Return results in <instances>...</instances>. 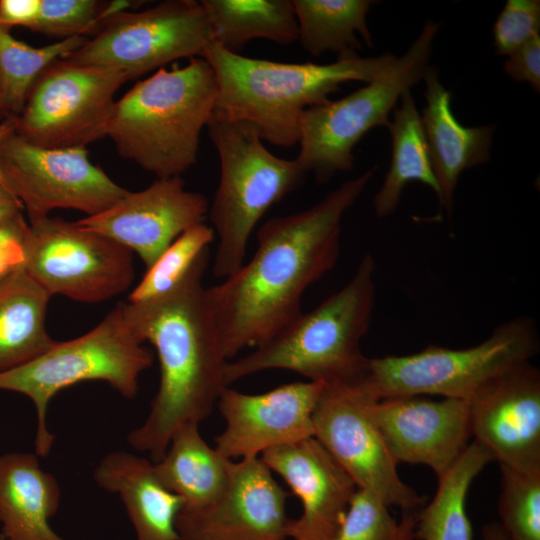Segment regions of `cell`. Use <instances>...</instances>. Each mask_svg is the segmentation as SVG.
I'll return each mask as SVG.
<instances>
[{
	"mask_svg": "<svg viewBox=\"0 0 540 540\" xmlns=\"http://www.w3.org/2000/svg\"><path fill=\"white\" fill-rule=\"evenodd\" d=\"M369 169L311 208L266 221L252 258L205 289L226 359L257 347L302 313L306 289L337 263L341 222L373 177Z\"/></svg>",
	"mask_w": 540,
	"mask_h": 540,
	"instance_id": "6da1fadb",
	"label": "cell"
},
{
	"mask_svg": "<svg viewBox=\"0 0 540 540\" xmlns=\"http://www.w3.org/2000/svg\"><path fill=\"white\" fill-rule=\"evenodd\" d=\"M208 260L209 249L169 291L121 303L127 324L140 342L153 345L159 360L160 383L150 411L127 438L153 462L162 458L177 429L207 418L228 387L224 378L228 360L202 284Z\"/></svg>",
	"mask_w": 540,
	"mask_h": 540,
	"instance_id": "7a4b0ae2",
	"label": "cell"
},
{
	"mask_svg": "<svg viewBox=\"0 0 540 540\" xmlns=\"http://www.w3.org/2000/svg\"><path fill=\"white\" fill-rule=\"evenodd\" d=\"M217 82L214 117L253 124L262 140L281 147L299 141L302 114L349 81L369 83L395 59L391 53L330 64L283 63L232 53L215 42L201 56Z\"/></svg>",
	"mask_w": 540,
	"mask_h": 540,
	"instance_id": "3957f363",
	"label": "cell"
},
{
	"mask_svg": "<svg viewBox=\"0 0 540 540\" xmlns=\"http://www.w3.org/2000/svg\"><path fill=\"white\" fill-rule=\"evenodd\" d=\"M375 272V260L366 253L339 291L299 314L253 352L228 361L226 385L268 369L294 371L324 386L364 381L370 358L363 354L361 342L372 321Z\"/></svg>",
	"mask_w": 540,
	"mask_h": 540,
	"instance_id": "277c9868",
	"label": "cell"
},
{
	"mask_svg": "<svg viewBox=\"0 0 540 540\" xmlns=\"http://www.w3.org/2000/svg\"><path fill=\"white\" fill-rule=\"evenodd\" d=\"M217 93L214 71L202 57L160 68L115 102L107 136L122 157L157 178L180 176L196 163Z\"/></svg>",
	"mask_w": 540,
	"mask_h": 540,
	"instance_id": "5b68a950",
	"label": "cell"
},
{
	"mask_svg": "<svg viewBox=\"0 0 540 540\" xmlns=\"http://www.w3.org/2000/svg\"><path fill=\"white\" fill-rule=\"evenodd\" d=\"M207 127L220 161L219 184L208 210L218 236L212 269L224 280L244 264L250 235L262 216L298 188L306 172L296 159L266 149L251 123L212 116Z\"/></svg>",
	"mask_w": 540,
	"mask_h": 540,
	"instance_id": "8992f818",
	"label": "cell"
},
{
	"mask_svg": "<svg viewBox=\"0 0 540 540\" xmlns=\"http://www.w3.org/2000/svg\"><path fill=\"white\" fill-rule=\"evenodd\" d=\"M153 363L127 324L121 303L89 332L68 341H56L33 360L0 373V390L21 393L36 411L35 454H49L55 436L47 426L50 400L80 382L100 380L127 399L135 397L140 374Z\"/></svg>",
	"mask_w": 540,
	"mask_h": 540,
	"instance_id": "52a82bcc",
	"label": "cell"
},
{
	"mask_svg": "<svg viewBox=\"0 0 540 540\" xmlns=\"http://www.w3.org/2000/svg\"><path fill=\"white\" fill-rule=\"evenodd\" d=\"M441 24L427 20L408 50L374 80L338 100L309 107L300 120L297 162L318 183L353 168V149L372 128L386 126L401 96L423 77Z\"/></svg>",
	"mask_w": 540,
	"mask_h": 540,
	"instance_id": "ba28073f",
	"label": "cell"
},
{
	"mask_svg": "<svg viewBox=\"0 0 540 540\" xmlns=\"http://www.w3.org/2000/svg\"><path fill=\"white\" fill-rule=\"evenodd\" d=\"M538 350L535 323L517 317L496 327L473 347L430 345L410 355L370 358L363 383L376 400L437 395L468 401L506 371L530 362Z\"/></svg>",
	"mask_w": 540,
	"mask_h": 540,
	"instance_id": "9c48e42d",
	"label": "cell"
},
{
	"mask_svg": "<svg viewBox=\"0 0 540 540\" xmlns=\"http://www.w3.org/2000/svg\"><path fill=\"white\" fill-rule=\"evenodd\" d=\"M212 42L200 1L168 0L108 16L91 40L63 58L117 70L130 80L180 58L201 57Z\"/></svg>",
	"mask_w": 540,
	"mask_h": 540,
	"instance_id": "30bf717a",
	"label": "cell"
},
{
	"mask_svg": "<svg viewBox=\"0 0 540 540\" xmlns=\"http://www.w3.org/2000/svg\"><path fill=\"white\" fill-rule=\"evenodd\" d=\"M126 74L59 58L34 82L15 132L51 149L80 148L107 136L114 95Z\"/></svg>",
	"mask_w": 540,
	"mask_h": 540,
	"instance_id": "8fae6325",
	"label": "cell"
},
{
	"mask_svg": "<svg viewBox=\"0 0 540 540\" xmlns=\"http://www.w3.org/2000/svg\"><path fill=\"white\" fill-rule=\"evenodd\" d=\"M29 224L25 271L50 296L98 303L131 286L133 253L126 247L59 217Z\"/></svg>",
	"mask_w": 540,
	"mask_h": 540,
	"instance_id": "7c38bea8",
	"label": "cell"
},
{
	"mask_svg": "<svg viewBox=\"0 0 540 540\" xmlns=\"http://www.w3.org/2000/svg\"><path fill=\"white\" fill-rule=\"evenodd\" d=\"M376 399L363 381L353 385L324 386L313 412V437L349 474L358 489L380 498L387 506L415 512L425 505L405 484L370 406Z\"/></svg>",
	"mask_w": 540,
	"mask_h": 540,
	"instance_id": "4fadbf2b",
	"label": "cell"
},
{
	"mask_svg": "<svg viewBox=\"0 0 540 540\" xmlns=\"http://www.w3.org/2000/svg\"><path fill=\"white\" fill-rule=\"evenodd\" d=\"M0 167L7 189L26 209L29 222L57 208L92 216L129 192L94 165L84 147L43 148L15 131L1 145Z\"/></svg>",
	"mask_w": 540,
	"mask_h": 540,
	"instance_id": "5bb4252c",
	"label": "cell"
},
{
	"mask_svg": "<svg viewBox=\"0 0 540 540\" xmlns=\"http://www.w3.org/2000/svg\"><path fill=\"white\" fill-rule=\"evenodd\" d=\"M288 493L260 457L234 462L222 492L198 508H181L180 540H286Z\"/></svg>",
	"mask_w": 540,
	"mask_h": 540,
	"instance_id": "9a60e30c",
	"label": "cell"
},
{
	"mask_svg": "<svg viewBox=\"0 0 540 540\" xmlns=\"http://www.w3.org/2000/svg\"><path fill=\"white\" fill-rule=\"evenodd\" d=\"M207 198L186 190L180 176L157 178L139 192H128L105 211L75 221L136 253L149 268L184 231L204 223Z\"/></svg>",
	"mask_w": 540,
	"mask_h": 540,
	"instance_id": "2e32d148",
	"label": "cell"
},
{
	"mask_svg": "<svg viewBox=\"0 0 540 540\" xmlns=\"http://www.w3.org/2000/svg\"><path fill=\"white\" fill-rule=\"evenodd\" d=\"M472 438L499 465L540 471V372L530 362L492 380L468 400Z\"/></svg>",
	"mask_w": 540,
	"mask_h": 540,
	"instance_id": "e0dca14e",
	"label": "cell"
},
{
	"mask_svg": "<svg viewBox=\"0 0 540 540\" xmlns=\"http://www.w3.org/2000/svg\"><path fill=\"white\" fill-rule=\"evenodd\" d=\"M323 389L312 381L283 384L262 394L226 387L216 404L226 425L215 448L231 460L243 459L313 437V412Z\"/></svg>",
	"mask_w": 540,
	"mask_h": 540,
	"instance_id": "ac0fdd59",
	"label": "cell"
},
{
	"mask_svg": "<svg viewBox=\"0 0 540 540\" xmlns=\"http://www.w3.org/2000/svg\"><path fill=\"white\" fill-rule=\"evenodd\" d=\"M370 410L396 462L426 465L437 478L453 466L472 438L466 400L395 396L373 401Z\"/></svg>",
	"mask_w": 540,
	"mask_h": 540,
	"instance_id": "d6986e66",
	"label": "cell"
},
{
	"mask_svg": "<svg viewBox=\"0 0 540 540\" xmlns=\"http://www.w3.org/2000/svg\"><path fill=\"white\" fill-rule=\"evenodd\" d=\"M260 458L301 502L288 538L332 540L358 489L349 474L314 437L271 448Z\"/></svg>",
	"mask_w": 540,
	"mask_h": 540,
	"instance_id": "ffe728a7",
	"label": "cell"
},
{
	"mask_svg": "<svg viewBox=\"0 0 540 540\" xmlns=\"http://www.w3.org/2000/svg\"><path fill=\"white\" fill-rule=\"evenodd\" d=\"M426 106L421 115L431 165L439 187V206L451 215L461 173L490 161L495 125L465 127L454 116L451 92L441 83L436 67L427 66Z\"/></svg>",
	"mask_w": 540,
	"mask_h": 540,
	"instance_id": "44dd1931",
	"label": "cell"
},
{
	"mask_svg": "<svg viewBox=\"0 0 540 540\" xmlns=\"http://www.w3.org/2000/svg\"><path fill=\"white\" fill-rule=\"evenodd\" d=\"M93 477L100 488L119 495L136 540H180L176 517L183 500L161 484L153 462L115 451L102 458Z\"/></svg>",
	"mask_w": 540,
	"mask_h": 540,
	"instance_id": "7402d4cb",
	"label": "cell"
},
{
	"mask_svg": "<svg viewBox=\"0 0 540 540\" xmlns=\"http://www.w3.org/2000/svg\"><path fill=\"white\" fill-rule=\"evenodd\" d=\"M61 490L41 469L33 453L0 455V525L2 540H66L49 519L58 511Z\"/></svg>",
	"mask_w": 540,
	"mask_h": 540,
	"instance_id": "603a6c76",
	"label": "cell"
},
{
	"mask_svg": "<svg viewBox=\"0 0 540 540\" xmlns=\"http://www.w3.org/2000/svg\"><path fill=\"white\" fill-rule=\"evenodd\" d=\"M233 463L203 439L198 423L177 429L162 458L153 462L158 480L183 500L182 508H198L215 499Z\"/></svg>",
	"mask_w": 540,
	"mask_h": 540,
	"instance_id": "cb8c5ba5",
	"label": "cell"
},
{
	"mask_svg": "<svg viewBox=\"0 0 540 540\" xmlns=\"http://www.w3.org/2000/svg\"><path fill=\"white\" fill-rule=\"evenodd\" d=\"M50 297L25 270L0 284V373L33 360L56 342L46 328Z\"/></svg>",
	"mask_w": 540,
	"mask_h": 540,
	"instance_id": "d4e9b609",
	"label": "cell"
},
{
	"mask_svg": "<svg viewBox=\"0 0 540 540\" xmlns=\"http://www.w3.org/2000/svg\"><path fill=\"white\" fill-rule=\"evenodd\" d=\"M392 112V120L386 125L391 136V163L373 198V209L378 218H385L396 211L402 193L410 182L427 185L439 197L421 115L411 90L401 96Z\"/></svg>",
	"mask_w": 540,
	"mask_h": 540,
	"instance_id": "484cf974",
	"label": "cell"
},
{
	"mask_svg": "<svg viewBox=\"0 0 540 540\" xmlns=\"http://www.w3.org/2000/svg\"><path fill=\"white\" fill-rule=\"evenodd\" d=\"M213 42L240 54L252 39L280 45L298 40V24L292 0H202L200 1Z\"/></svg>",
	"mask_w": 540,
	"mask_h": 540,
	"instance_id": "4316f807",
	"label": "cell"
},
{
	"mask_svg": "<svg viewBox=\"0 0 540 540\" xmlns=\"http://www.w3.org/2000/svg\"><path fill=\"white\" fill-rule=\"evenodd\" d=\"M298 24V40L312 56L337 54V59L359 56L358 39L372 48L367 14L375 1L370 0H292Z\"/></svg>",
	"mask_w": 540,
	"mask_h": 540,
	"instance_id": "83f0119b",
	"label": "cell"
},
{
	"mask_svg": "<svg viewBox=\"0 0 540 540\" xmlns=\"http://www.w3.org/2000/svg\"><path fill=\"white\" fill-rule=\"evenodd\" d=\"M493 461L488 451L476 441L467 448L440 478L430 503L415 513L414 539L473 540L472 526L466 512V498L471 483Z\"/></svg>",
	"mask_w": 540,
	"mask_h": 540,
	"instance_id": "f1b7e54d",
	"label": "cell"
},
{
	"mask_svg": "<svg viewBox=\"0 0 540 540\" xmlns=\"http://www.w3.org/2000/svg\"><path fill=\"white\" fill-rule=\"evenodd\" d=\"M86 36H73L41 48H34L13 37L10 28L0 24V80L7 116L23 110L28 94L43 70L86 43Z\"/></svg>",
	"mask_w": 540,
	"mask_h": 540,
	"instance_id": "f546056e",
	"label": "cell"
},
{
	"mask_svg": "<svg viewBox=\"0 0 540 540\" xmlns=\"http://www.w3.org/2000/svg\"><path fill=\"white\" fill-rule=\"evenodd\" d=\"M214 239L213 228L205 223L190 227L179 235L129 294L130 303L159 296L176 286L189 272L199 256L209 249Z\"/></svg>",
	"mask_w": 540,
	"mask_h": 540,
	"instance_id": "4dcf8cb0",
	"label": "cell"
},
{
	"mask_svg": "<svg viewBox=\"0 0 540 540\" xmlns=\"http://www.w3.org/2000/svg\"><path fill=\"white\" fill-rule=\"evenodd\" d=\"M500 471L499 524L511 540H540V471Z\"/></svg>",
	"mask_w": 540,
	"mask_h": 540,
	"instance_id": "1f68e13d",
	"label": "cell"
},
{
	"mask_svg": "<svg viewBox=\"0 0 540 540\" xmlns=\"http://www.w3.org/2000/svg\"><path fill=\"white\" fill-rule=\"evenodd\" d=\"M130 1L104 3L96 0H41L31 30L63 37L85 36L98 29L110 15L130 7Z\"/></svg>",
	"mask_w": 540,
	"mask_h": 540,
	"instance_id": "d6a6232c",
	"label": "cell"
},
{
	"mask_svg": "<svg viewBox=\"0 0 540 540\" xmlns=\"http://www.w3.org/2000/svg\"><path fill=\"white\" fill-rule=\"evenodd\" d=\"M400 522L374 494L357 489L332 540H398Z\"/></svg>",
	"mask_w": 540,
	"mask_h": 540,
	"instance_id": "836d02e7",
	"label": "cell"
},
{
	"mask_svg": "<svg viewBox=\"0 0 540 540\" xmlns=\"http://www.w3.org/2000/svg\"><path fill=\"white\" fill-rule=\"evenodd\" d=\"M540 32L539 0H508L493 26L496 54L508 56Z\"/></svg>",
	"mask_w": 540,
	"mask_h": 540,
	"instance_id": "e575fe53",
	"label": "cell"
},
{
	"mask_svg": "<svg viewBox=\"0 0 540 540\" xmlns=\"http://www.w3.org/2000/svg\"><path fill=\"white\" fill-rule=\"evenodd\" d=\"M29 233L22 212L0 223V284L25 270Z\"/></svg>",
	"mask_w": 540,
	"mask_h": 540,
	"instance_id": "d590c367",
	"label": "cell"
},
{
	"mask_svg": "<svg viewBox=\"0 0 540 540\" xmlns=\"http://www.w3.org/2000/svg\"><path fill=\"white\" fill-rule=\"evenodd\" d=\"M505 73L516 82L529 84L540 92V35L516 49L504 63Z\"/></svg>",
	"mask_w": 540,
	"mask_h": 540,
	"instance_id": "8d00e7d4",
	"label": "cell"
},
{
	"mask_svg": "<svg viewBox=\"0 0 540 540\" xmlns=\"http://www.w3.org/2000/svg\"><path fill=\"white\" fill-rule=\"evenodd\" d=\"M41 0H0V21L11 28L23 26L31 29L35 23Z\"/></svg>",
	"mask_w": 540,
	"mask_h": 540,
	"instance_id": "74e56055",
	"label": "cell"
},
{
	"mask_svg": "<svg viewBox=\"0 0 540 540\" xmlns=\"http://www.w3.org/2000/svg\"><path fill=\"white\" fill-rule=\"evenodd\" d=\"M23 209L21 202L0 183V223Z\"/></svg>",
	"mask_w": 540,
	"mask_h": 540,
	"instance_id": "f35d334b",
	"label": "cell"
},
{
	"mask_svg": "<svg viewBox=\"0 0 540 540\" xmlns=\"http://www.w3.org/2000/svg\"><path fill=\"white\" fill-rule=\"evenodd\" d=\"M482 538L483 540H511L499 522L486 524L482 529Z\"/></svg>",
	"mask_w": 540,
	"mask_h": 540,
	"instance_id": "ab89813d",
	"label": "cell"
},
{
	"mask_svg": "<svg viewBox=\"0 0 540 540\" xmlns=\"http://www.w3.org/2000/svg\"><path fill=\"white\" fill-rule=\"evenodd\" d=\"M16 129V117L7 116L0 122V148L3 141L15 131ZM0 183L6 187L4 177L0 167ZM7 188V187H6Z\"/></svg>",
	"mask_w": 540,
	"mask_h": 540,
	"instance_id": "60d3db41",
	"label": "cell"
},
{
	"mask_svg": "<svg viewBox=\"0 0 540 540\" xmlns=\"http://www.w3.org/2000/svg\"><path fill=\"white\" fill-rule=\"evenodd\" d=\"M400 534L398 540H414V522L409 518H404L400 523Z\"/></svg>",
	"mask_w": 540,
	"mask_h": 540,
	"instance_id": "b9f144b4",
	"label": "cell"
},
{
	"mask_svg": "<svg viewBox=\"0 0 540 540\" xmlns=\"http://www.w3.org/2000/svg\"><path fill=\"white\" fill-rule=\"evenodd\" d=\"M1 115L7 117L5 107H4L3 91H2V85H1V80H0V116Z\"/></svg>",
	"mask_w": 540,
	"mask_h": 540,
	"instance_id": "7bdbcfd3",
	"label": "cell"
},
{
	"mask_svg": "<svg viewBox=\"0 0 540 540\" xmlns=\"http://www.w3.org/2000/svg\"><path fill=\"white\" fill-rule=\"evenodd\" d=\"M0 24H2L1 21H0ZM2 25H3V24H2Z\"/></svg>",
	"mask_w": 540,
	"mask_h": 540,
	"instance_id": "ee69618b",
	"label": "cell"
}]
</instances>
